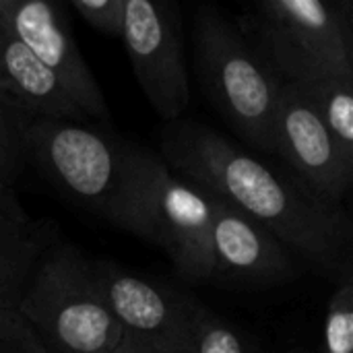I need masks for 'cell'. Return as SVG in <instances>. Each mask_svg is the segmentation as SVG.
<instances>
[{
  "label": "cell",
  "mask_w": 353,
  "mask_h": 353,
  "mask_svg": "<svg viewBox=\"0 0 353 353\" xmlns=\"http://www.w3.org/2000/svg\"><path fill=\"white\" fill-rule=\"evenodd\" d=\"M159 157L190 184L252 217L316 275L335 283L353 279L350 215L294 172L277 170L219 130L186 118L165 122Z\"/></svg>",
  "instance_id": "1"
},
{
  "label": "cell",
  "mask_w": 353,
  "mask_h": 353,
  "mask_svg": "<svg viewBox=\"0 0 353 353\" xmlns=\"http://www.w3.org/2000/svg\"><path fill=\"white\" fill-rule=\"evenodd\" d=\"M103 219L159 248L186 283L213 281L209 192L172 172L153 149L124 141L120 184Z\"/></svg>",
  "instance_id": "2"
},
{
  "label": "cell",
  "mask_w": 353,
  "mask_h": 353,
  "mask_svg": "<svg viewBox=\"0 0 353 353\" xmlns=\"http://www.w3.org/2000/svg\"><path fill=\"white\" fill-rule=\"evenodd\" d=\"M194 58L203 91L228 126L252 149L273 155L283 79L240 27L213 6L196 12Z\"/></svg>",
  "instance_id": "3"
},
{
  "label": "cell",
  "mask_w": 353,
  "mask_h": 353,
  "mask_svg": "<svg viewBox=\"0 0 353 353\" xmlns=\"http://www.w3.org/2000/svg\"><path fill=\"white\" fill-rule=\"evenodd\" d=\"M17 310L52 353H116L122 333L89 273V259L68 242H48Z\"/></svg>",
  "instance_id": "4"
},
{
  "label": "cell",
  "mask_w": 353,
  "mask_h": 353,
  "mask_svg": "<svg viewBox=\"0 0 353 353\" xmlns=\"http://www.w3.org/2000/svg\"><path fill=\"white\" fill-rule=\"evenodd\" d=\"M271 68L292 83L353 72L350 0H263L240 27Z\"/></svg>",
  "instance_id": "5"
},
{
  "label": "cell",
  "mask_w": 353,
  "mask_h": 353,
  "mask_svg": "<svg viewBox=\"0 0 353 353\" xmlns=\"http://www.w3.org/2000/svg\"><path fill=\"white\" fill-rule=\"evenodd\" d=\"M19 126L27 163L103 217L120 184L124 141L99 122L35 118L19 112Z\"/></svg>",
  "instance_id": "6"
},
{
  "label": "cell",
  "mask_w": 353,
  "mask_h": 353,
  "mask_svg": "<svg viewBox=\"0 0 353 353\" xmlns=\"http://www.w3.org/2000/svg\"><path fill=\"white\" fill-rule=\"evenodd\" d=\"M89 273L122 343L149 353H190L196 300L110 261H89Z\"/></svg>",
  "instance_id": "7"
},
{
  "label": "cell",
  "mask_w": 353,
  "mask_h": 353,
  "mask_svg": "<svg viewBox=\"0 0 353 353\" xmlns=\"http://www.w3.org/2000/svg\"><path fill=\"white\" fill-rule=\"evenodd\" d=\"M134 79L165 120L182 118L190 103L182 21L170 0H124L122 37Z\"/></svg>",
  "instance_id": "8"
},
{
  "label": "cell",
  "mask_w": 353,
  "mask_h": 353,
  "mask_svg": "<svg viewBox=\"0 0 353 353\" xmlns=\"http://www.w3.org/2000/svg\"><path fill=\"white\" fill-rule=\"evenodd\" d=\"M0 29L23 43L70 91L91 122L108 118L105 97L79 52L66 8L54 0H0Z\"/></svg>",
  "instance_id": "9"
},
{
  "label": "cell",
  "mask_w": 353,
  "mask_h": 353,
  "mask_svg": "<svg viewBox=\"0 0 353 353\" xmlns=\"http://www.w3.org/2000/svg\"><path fill=\"white\" fill-rule=\"evenodd\" d=\"M273 155H279L288 170L321 199L343 207L353 182V163L337 149L304 89L292 81L281 83Z\"/></svg>",
  "instance_id": "10"
},
{
  "label": "cell",
  "mask_w": 353,
  "mask_h": 353,
  "mask_svg": "<svg viewBox=\"0 0 353 353\" xmlns=\"http://www.w3.org/2000/svg\"><path fill=\"white\" fill-rule=\"evenodd\" d=\"M213 281L271 288L298 277V263L261 223L209 192Z\"/></svg>",
  "instance_id": "11"
},
{
  "label": "cell",
  "mask_w": 353,
  "mask_h": 353,
  "mask_svg": "<svg viewBox=\"0 0 353 353\" xmlns=\"http://www.w3.org/2000/svg\"><path fill=\"white\" fill-rule=\"evenodd\" d=\"M0 97L25 116L91 122L64 83L2 29Z\"/></svg>",
  "instance_id": "12"
},
{
  "label": "cell",
  "mask_w": 353,
  "mask_h": 353,
  "mask_svg": "<svg viewBox=\"0 0 353 353\" xmlns=\"http://www.w3.org/2000/svg\"><path fill=\"white\" fill-rule=\"evenodd\" d=\"M48 242L43 230L31 219H14L0 211V306L17 308Z\"/></svg>",
  "instance_id": "13"
},
{
  "label": "cell",
  "mask_w": 353,
  "mask_h": 353,
  "mask_svg": "<svg viewBox=\"0 0 353 353\" xmlns=\"http://www.w3.org/2000/svg\"><path fill=\"white\" fill-rule=\"evenodd\" d=\"M296 85L308 95L341 155L353 163V72Z\"/></svg>",
  "instance_id": "14"
},
{
  "label": "cell",
  "mask_w": 353,
  "mask_h": 353,
  "mask_svg": "<svg viewBox=\"0 0 353 353\" xmlns=\"http://www.w3.org/2000/svg\"><path fill=\"white\" fill-rule=\"evenodd\" d=\"M190 353H259L256 347L225 319L199 302L192 321Z\"/></svg>",
  "instance_id": "15"
},
{
  "label": "cell",
  "mask_w": 353,
  "mask_h": 353,
  "mask_svg": "<svg viewBox=\"0 0 353 353\" xmlns=\"http://www.w3.org/2000/svg\"><path fill=\"white\" fill-rule=\"evenodd\" d=\"M321 353H353V279L337 283L329 300Z\"/></svg>",
  "instance_id": "16"
},
{
  "label": "cell",
  "mask_w": 353,
  "mask_h": 353,
  "mask_svg": "<svg viewBox=\"0 0 353 353\" xmlns=\"http://www.w3.org/2000/svg\"><path fill=\"white\" fill-rule=\"evenodd\" d=\"M25 168L27 159L23 151L19 112L0 97V188L14 192L12 186Z\"/></svg>",
  "instance_id": "17"
},
{
  "label": "cell",
  "mask_w": 353,
  "mask_h": 353,
  "mask_svg": "<svg viewBox=\"0 0 353 353\" xmlns=\"http://www.w3.org/2000/svg\"><path fill=\"white\" fill-rule=\"evenodd\" d=\"M0 353H52L17 308L0 306Z\"/></svg>",
  "instance_id": "18"
},
{
  "label": "cell",
  "mask_w": 353,
  "mask_h": 353,
  "mask_svg": "<svg viewBox=\"0 0 353 353\" xmlns=\"http://www.w3.org/2000/svg\"><path fill=\"white\" fill-rule=\"evenodd\" d=\"M72 10L108 37H122L124 0H72Z\"/></svg>",
  "instance_id": "19"
},
{
  "label": "cell",
  "mask_w": 353,
  "mask_h": 353,
  "mask_svg": "<svg viewBox=\"0 0 353 353\" xmlns=\"http://www.w3.org/2000/svg\"><path fill=\"white\" fill-rule=\"evenodd\" d=\"M0 211L14 217V219H29L21 201L17 199V194L10 190H2V188H0Z\"/></svg>",
  "instance_id": "20"
},
{
  "label": "cell",
  "mask_w": 353,
  "mask_h": 353,
  "mask_svg": "<svg viewBox=\"0 0 353 353\" xmlns=\"http://www.w3.org/2000/svg\"><path fill=\"white\" fill-rule=\"evenodd\" d=\"M116 353H149V352H143V350H139V347H132V345H128V343H122V341H120V345H118Z\"/></svg>",
  "instance_id": "21"
}]
</instances>
